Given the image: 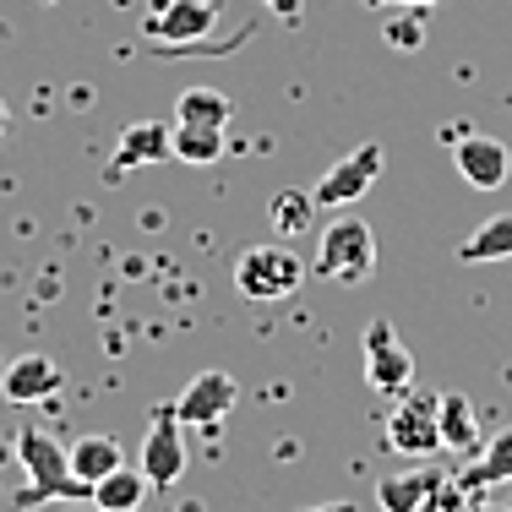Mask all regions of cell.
Listing matches in <instances>:
<instances>
[{"label":"cell","mask_w":512,"mask_h":512,"mask_svg":"<svg viewBox=\"0 0 512 512\" xmlns=\"http://www.w3.org/2000/svg\"><path fill=\"white\" fill-rule=\"evenodd\" d=\"M11 447H17L22 469H28V491L17 496V512L50 507V502H77V496H88V502H93V485L71 474V453L55 442L50 431H44V425H22Z\"/></svg>","instance_id":"6da1fadb"},{"label":"cell","mask_w":512,"mask_h":512,"mask_svg":"<svg viewBox=\"0 0 512 512\" xmlns=\"http://www.w3.org/2000/svg\"><path fill=\"white\" fill-rule=\"evenodd\" d=\"M311 273L327 278V284H365V278L376 273V235H371V224L355 218V213H338L333 224H322Z\"/></svg>","instance_id":"7a4b0ae2"},{"label":"cell","mask_w":512,"mask_h":512,"mask_svg":"<svg viewBox=\"0 0 512 512\" xmlns=\"http://www.w3.org/2000/svg\"><path fill=\"white\" fill-rule=\"evenodd\" d=\"M306 273L311 267L289 246H251V251H240V262H235V289L246 300H289L306 284Z\"/></svg>","instance_id":"3957f363"},{"label":"cell","mask_w":512,"mask_h":512,"mask_svg":"<svg viewBox=\"0 0 512 512\" xmlns=\"http://www.w3.org/2000/svg\"><path fill=\"white\" fill-rule=\"evenodd\" d=\"M218 17H224V0H158L142 17V39L158 50H180V44H202L213 39Z\"/></svg>","instance_id":"277c9868"},{"label":"cell","mask_w":512,"mask_h":512,"mask_svg":"<svg viewBox=\"0 0 512 512\" xmlns=\"http://www.w3.org/2000/svg\"><path fill=\"white\" fill-rule=\"evenodd\" d=\"M387 447L404 458L442 453V393H404L387 414Z\"/></svg>","instance_id":"5b68a950"},{"label":"cell","mask_w":512,"mask_h":512,"mask_svg":"<svg viewBox=\"0 0 512 512\" xmlns=\"http://www.w3.org/2000/svg\"><path fill=\"white\" fill-rule=\"evenodd\" d=\"M382 169H387L382 142H360V148L344 153L333 169H322V180L311 186V197H316V207H333V213H344V207H355L365 191L382 180Z\"/></svg>","instance_id":"8992f818"},{"label":"cell","mask_w":512,"mask_h":512,"mask_svg":"<svg viewBox=\"0 0 512 512\" xmlns=\"http://www.w3.org/2000/svg\"><path fill=\"white\" fill-rule=\"evenodd\" d=\"M360 355H365V387L382 398H404L409 382H414V355L404 349V338H398V327L387 322H371L360 338Z\"/></svg>","instance_id":"52a82bcc"},{"label":"cell","mask_w":512,"mask_h":512,"mask_svg":"<svg viewBox=\"0 0 512 512\" xmlns=\"http://www.w3.org/2000/svg\"><path fill=\"white\" fill-rule=\"evenodd\" d=\"M186 425H180L175 404H158L148 420V436H142V474H148L153 491H169V485L186 474Z\"/></svg>","instance_id":"ba28073f"},{"label":"cell","mask_w":512,"mask_h":512,"mask_svg":"<svg viewBox=\"0 0 512 512\" xmlns=\"http://www.w3.org/2000/svg\"><path fill=\"white\" fill-rule=\"evenodd\" d=\"M235 404H240V382H235V376H229V371H202V376H191V382L180 387L175 414H180V425L213 431V425L224 420Z\"/></svg>","instance_id":"9c48e42d"},{"label":"cell","mask_w":512,"mask_h":512,"mask_svg":"<svg viewBox=\"0 0 512 512\" xmlns=\"http://www.w3.org/2000/svg\"><path fill=\"white\" fill-rule=\"evenodd\" d=\"M453 164H458V175H463L469 191H502L507 169H512V153H507V142L485 137V131H463V137L453 142Z\"/></svg>","instance_id":"30bf717a"},{"label":"cell","mask_w":512,"mask_h":512,"mask_svg":"<svg viewBox=\"0 0 512 512\" xmlns=\"http://www.w3.org/2000/svg\"><path fill=\"white\" fill-rule=\"evenodd\" d=\"M164 158H175V126H164V120H131L120 131L115 153H109V180L131 175V169H148V164H164Z\"/></svg>","instance_id":"8fae6325"},{"label":"cell","mask_w":512,"mask_h":512,"mask_svg":"<svg viewBox=\"0 0 512 512\" xmlns=\"http://www.w3.org/2000/svg\"><path fill=\"white\" fill-rule=\"evenodd\" d=\"M60 387H66V371L50 360V355H17L6 365V376H0V393H6V404L28 409V404H44V398H55Z\"/></svg>","instance_id":"7c38bea8"},{"label":"cell","mask_w":512,"mask_h":512,"mask_svg":"<svg viewBox=\"0 0 512 512\" xmlns=\"http://www.w3.org/2000/svg\"><path fill=\"white\" fill-rule=\"evenodd\" d=\"M447 474L436 469H409V474H387V480H376V507L382 512H425V502H431V491L442 485Z\"/></svg>","instance_id":"4fadbf2b"},{"label":"cell","mask_w":512,"mask_h":512,"mask_svg":"<svg viewBox=\"0 0 512 512\" xmlns=\"http://www.w3.org/2000/svg\"><path fill=\"white\" fill-rule=\"evenodd\" d=\"M442 447H447V453H469V458L485 447L480 409H474L463 393H442Z\"/></svg>","instance_id":"5bb4252c"},{"label":"cell","mask_w":512,"mask_h":512,"mask_svg":"<svg viewBox=\"0 0 512 512\" xmlns=\"http://www.w3.org/2000/svg\"><path fill=\"white\" fill-rule=\"evenodd\" d=\"M66 453H71V474H77V480H88V485H99L104 474H115L120 463H126V453H120V442H115V436H104V431L77 436V442H71Z\"/></svg>","instance_id":"9a60e30c"},{"label":"cell","mask_w":512,"mask_h":512,"mask_svg":"<svg viewBox=\"0 0 512 512\" xmlns=\"http://www.w3.org/2000/svg\"><path fill=\"white\" fill-rule=\"evenodd\" d=\"M148 491H153L148 474L120 463L115 474H104V480L93 485V507H99V512H137L142 502H148Z\"/></svg>","instance_id":"2e32d148"},{"label":"cell","mask_w":512,"mask_h":512,"mask_svg":"<svg viewBox=\"0 0 512 512\" xmlns=\"http://www.w3.org/2000/svg\"><path fill=\"white\" fill-rule=\"evenodd\" d=\"M469 491H485V485H512V431L502 436H491V442L474 453V463L458 474Z\"/></svg>","instance_id":"e0dca14e"},{"label":"cell","mask_w":512,"mask_h":512,"mask_svg":"<svg viewBox=\"0 0 512 512\" xmlns=\"http://www.w3.org/2000/svg\"><path fill=\"white\" fill-rule=\"evenodd\" d=\"M316 213H322V207H316L311 191H278V197L267 202V224H273L284 240L311 235V229H316Z\"/></svg>","instance_id":"ac0fdd59"},{"label":"cell","mask_w":512,"mask_h":512,"mask_svg":"<svg viewBox=\"0 0 512 512\" xmlns=\"http://www.w3.org/2000/svg\"><path fill=\"white\" fill-rule=\"evenodd\" d=\"M229 115H235V99L218 88H186L175 99V120L180 126H224L229 131Z\"/></svg>","instance_id":"d6986e66"},{"label":"cell","mask_w":512,"mask_h":512,"mask_svg":"<svg viewBox=\"0 0 512 512\" xmlns=\"http://www.w3.org/2000/svg\"><path fill=\"white\" fill-rule=\"evenodd\" d=\"M512 256V213H496L458 246V262H507Z\"/></svg>","instance_id":"ffe728a7"},{"label":"cell","mask_w":512,"mask_h":512,"mask_svg":"<svg viewBox=\"0 0 512 512\" xmlns=\"http://www.w3.org/2000/svg\"><path fill=\"white\" fill-rule=\"evenodd\" d=\"M229 153V142H224V126H180L175 120V158L180 164H218V158Z\"/></svg>","instance_id":"44dd1931"},{"label":"cell","mask_w":512,"mask_h":512,"mask_svg":"<svg viewBox=\"0 0 512 512\" xmlns=\"http://www.w3.org/2000/svg\"><path fill=\"white\" fill-rule=\"evenodd\" d=\"M382 33H387V44H393V50L414 55L425 44V6H398V17H387Z\"/></svg>","instance_id":"7402d4cb"},{"label":"cell","mask_w":512,"mask_h":512,"mask_svg":"<svg viewBox=\"0 0 512 512\" xmlns=\"http://www.w3.org/2000/svg\"><path fill=\"white\" fill-rule=\"evenodd\" d=\"M463 507H469V485L463 480H442L425 502V512H463Z\"/></svg>","instance_id":"603a6c76"},{"label":"cell","mask_w":512,"mask_h":512,"mask_svg":"<svg viewBox=\"0 0 512 512\" xmlns=\"http://www.w3.org/2000/svg\"><path fill=\"white\" fill-rule=\"evenodd\" d=\"M267 11H278L284 22H300V11H306V0H262Z\"/></svg>","instance_id":"cb8c5ba5"},{"label":"cell","mask_w":512,"mask_h":512,"mask_svg":"<svg viewBox=\"0 0 512 512\" xmlns=\"http://www.w3.org/2000/svg\"><path fill=\"white\" fill-rule=\"evenodd\" d=\"M463 512H512V507H507V502H485V496L474 491V496H469V507H463Z\"/></svg>","instance_id":"d4e9b609"},{"label":"cell","mask_w":512,"mask_h":512,"mask_svg":"<svg viewBox=\"0 0 512 512\" xmlns=\"http://www.w3.org/2000/svg\"><path fill=\"white\" fill-rule=\"evenodd\" d=\"M300 512H355V502H311V507H300Z\"/></svg>","instance_id":"484cf974"},{"label":"cell","mask_w":512,"mask_h":512,"mask_svg":"<svg viewBox=\"0 0 512 512\" xmlns=\"http://www.w3.org/2000/svg\"><path fill=\"white\" fill-rule=\"evenodd\" d=\"M365 6H442V0H365Z\"/></svg>","instance_id":"4316f807"},{"label":"cell","mask_w":512,"mask_h":512,"mask_svg":"<svg viewBox=\"0 0 512 512\" xmlns=\"http://www.w3.org/2000/svg\"><path fill=\"white\" fill-rule=\"evenodd\" d=\"M11 126V109H6V99H0V131H6Z\"/></svg>","instance_id":"83f0119b"},{"label":"cell","mask_w":512,"mask_h":512,"mask_svg":"<svg viewBox=\"0 0 512 512\" xmlns=\"http://www.w3.org/2000/svg\"><path fill=\"white\" fill-rule=\"evenodd\" d=\"M6 458H11V447H0V463H6Z\"/></svg>","instance_id":"f1b7e54d"},{"label":"cell","mask_w":512,"mask_h":512,"mask_svg":"<svg viewBox=\"0 0 512 512\" xmlns=\"http://www.w3.org/2000/svg\"><path fill=\"white\" fill-rule=\"evenodd\" d=\"M39 6H55V0H39Z\"/></svg>","instance_id":"f546056e"},{"label":"cell","mask_w":512,"mask_h":512,"mask_svg":"<svg viewBox=\"0 0 512 512\" xmlns=\"http://www.w3.org/2000/svg\"><path fill=\"white\" fill-rule=\"evenodd\" d=\"M137 512H148V507H137Z\"/></svg>","instance_id":"4dcf8cb0"}]
</instances>
